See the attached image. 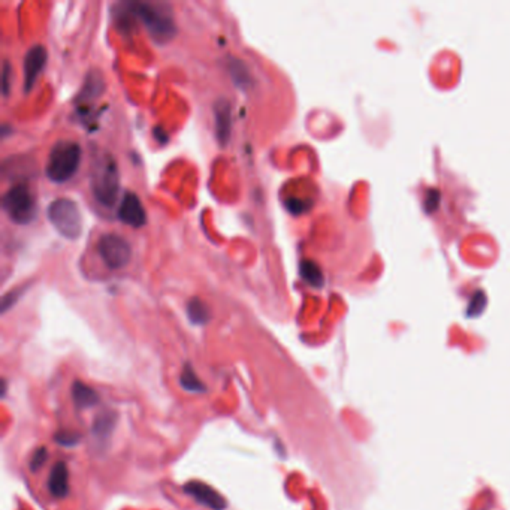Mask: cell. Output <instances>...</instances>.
<instances>
[{
	"label": "cell",
	"instance_id": "16",
	"mask_svg": "<svg viewBox=\"0 0 510 510\" xmlns=\"http://www.w3.org/2000/svg\"><path fill=\"white\" fill-rule=\"evenodd\" d=\"M229 72H231V77L232 79L235 81V84L241 88L250 86L252 83V78H250V74H249V69L247 66L244 65L241 60L238 59H232L229 62Z\"/></svg>",
	"mask_w": 510,
	"mask_h": 510
},
{
	"label": "cell",
	"instance_id": "2",
	"mask_svg": "<svg viewBox=\"0 0 510 510\" xmlns=\"http://www.w3.org/2000/svg\"><path fill=\"white\" fill-rule=\"evenodd\" d=\"M126 11L130 17L141 20L150 35L157 42H167L174 38L177 29L172 18L171 9L163 3H148V2H129L125 3Z\"/></svg>",
	"mask_w": 510,
	"mask_h": 510
},
{
	"label": "cell",
	"instance_id": "3",
	"mask_svg": "<svg viewBox=\"0 0 510 510\" xmlns=\"http://www.w3.org/2000/svg\"><path fill=\"white\" fill-rule=\"evenodd\" d=\"M79 163L81 147L78 142L69 139L59 141L48 155L45 174L48 180L60 185V183H66L77 174Z\"/></svg>",
	"mask_w": 510,
	"mask_h": 510
},
{
	"label": "cell",
	"instance_id": "1",
	"mask_svg": "<svg viewBox=\"0 0 510 510\" xmlns=\"http://www.w3.org/2000/svg\"><path fill=\"white\" fill-rule=\"evenodd\" d=\"M90 187L95 199L104 207H112L118 199L120 174L111 155H98L91 162Z\"/></svg>",
	"mask_w": 510,
	"mask_h": 510
},
{
	"label": "cell",
	"instance_id": "17",
	"mask_svg": "<svg viewBox=\"0 0 510 510\" xmlns=\"http://www.w3.org/2000/svg\"><path fill=\"white\" fill-rule=\"evenodd\" d=\"M116 424V415L112 413H102L99 415L95 419V425H93V433L98 438H107L109 435V433L112 431Z\"/></svg>",
	"mask_w": 510,
	"mask_h": 510
},
{
	"label": "cell",
	"instance_id": "4",
	"mask_svg": "<svg viewBox=\"0 0 510 510\" xmlns=\"http://www.w3.org/2000/svg\"><path fill=\"white\" fill-rule=\"evenodd\" d=\"M47 217L60 235L68 240H77L83 233V214L72 199H54L47 210Z\"/></svg>",
	"mask_w": 510,
	"mask_h": 510
},
{
	"label": "cell",
	"instance_id": "12",
	"mask_svg": "<svg viewBox=\"0 0 510 510\" xmlns=\"http://www.w3.org/2000/svg\"><path fill=\"white\" fill-rule=\"evenodd\" d=\"M72 399L81 409H88V407L98 404L99 395L95 389H91L90 386L84 385L83 382H75L72 386Z\"/></svg>",
	"mask_w": 510,
	"mask_h": 510
},
{
	"label": "cell",
	"instance_id": "5",
	"mask_svg": "<svg viewBox=\"0 0 510 510\" xmlns=\"http://www.w3.org/2000/svg\"><path fill=\"white\" fill-rule=\"evenodd\" d=\"M8 217L17 224H27L36 217V202L26 183L9 187L2 199Z\"/></svg>",
	"mask_w": 510,
	"mask_h": 510
},
{
	"label": "cell",
	"instance_id": "6",
	"mask_svg": "<svg viewBox=\"0 0 510 510\" xmlns=\"http://www.w3.org/2000/svg\"><path fill=\"white\" fill-rule=\"evenodd\" d=\"M98 253L108 268L121 270L130 262L132 247L118 233H104L98 241Z\"/></svg>",
	"mask_w": 510,
	"mask_h": 510
},
{
	"label": "cell",
	"instance_id": "23",
	"mask_svg": "<svg viewBox=\"0 0 510 510\" xmlns=\"http://www.w3.org/2000/svg\"><path fill=\"white\" fill-rule=\"evenodd\" d=\"M286 208H289V211L293 212V214H301L304 211L302 202L300 199H289V201H286Z\"/></svg>",
	"mask_w": 510,
	"mask_h": 510
},
{
	"label": "cell",
	"instance_id": "10",
	"mask_svg": "<svg viewBox=\"0 0 510 510\" xmlns=\"http://www.w3.org/2000/svg\"><path fill=\"white\" fill-rule=\"evenodd\" d=\"M214 128L219 144L224 147L229 144L232 132V111L231 104L226 99H219L214 104Z\"/></svg>",
	"mask_w": 510,
	"mask_h": 510
},
{
	"label": "cell",
	"instance_id": "11",
	"mask_svg": "<svg viewBox=\"0 0 510 510\" xmlns=\"http://www.w3.org/2000/svg\"><path fill=\"white\" fill-rule=\"evenodd\" d=\"M48 489L53 497L65 498L69 494V470L63 461H59L51 468Z\"/></svg>",
	"mask_w": 510,
	"mask_h": 510
},
{
	"label": "cell",
	"instance_id": "19",
	"mask_svg": "<svg viewBox=\"0 0 510 510\" xmlns=\"http://www.w3.org/2000/svg\"><path fill=\"white\" fill-rule=\"evenodd\" d=\"M79 434L74 431H60L56 434L54 440L65 447H74L79 443Z\"/></svg>",
	"mask_w": 510,
	"mask_h": 510
},
{
	"label": "cell",
	"instance_id": "7",
	"mask_svg": "<svg viewBox=\"0 0 510 510\" xmlns=\"http://www.w3.org/2000/svg\"><path fill=\"white\" fill-rule=\"evenodd\" d=\"M118 219L132 228H142L147 222L146 208L134 192H126L120 201Z\"/></svg>",
	"mask_w": 510,
	"mask_h": 510
},
{
	"label": "cell",
	"instance_id": "22",
	"mask_svg": "<svg viewBox=\"0 0 510 510\" xmlns=\"http://www.w3.org/2000/svg\"><path fill=\"white\" fill-rule=\"evenodd\" d=\"M20 292H22V291H14V292H9L8 295H5L3 300H2V311L3 313L17 301V298L20 297Z\"/></svg>",
	"mask_w": 510,
	"mask_h": 510
},
{
	"label": "cell",
	"instance_id": "15",
	"mask_svg": "<svg viewBox=\"0 0 510 510\" xmlns=\"http://www.w3.org/2000/svg\"><path fill=\"white\" fill-rule=\"evenodd\" d=\"M187 316L192 323L206 325L210 320V310L201 300L193 298L187 304Z\"/></svg>",
	"mask_w": 510,
	"mask_h": 510
},
{
	"label": "cell",
	"instance_id": "13",
	"mask_svg": "<svg viewBox=\"0 0 510 510\" xmlns=\"http://www.w3.org/2000/svg\"><path fill=\"white\" fill-rule=\"evenodd\" d=\"M102 90H104V78H102V75L99 72H96V70H93V72H90L86 77L83 90H81L78 99L84 100V102L90 100V99H95V98H98V95Z\"/></svg>",
	"mask_w": 510,
	"mask_h": 510
},
{
	"label": "cell",
	"instance_id": "21",
	"mask_svg": "<svg viewBox=\"0 0 510 510\" xmlns=\"http://www.w3.org/2000/svg\"><path fill=\"white\" fill-rule=\"evenodd\" d=\"M11 75H13L11 65H9L8 60H5L3 66H2V91H3V96H8V93H9V77H11Z\"/></svg>",
	"mask_w": 510,
	"mask_h": 510
},
{
	"label": "cell",
	"instance_id": "9",
	"mask_svg": "<svg viewBox=\"0 0 510 510\" xmlns=\"http://www.w3.org/2000/svg\"><path fill=\"white\" fill-rule=\"evenodd\" d=\"M47 49L42 45H33L24 56V91H30L35 86L38 77L47 63Z\"/></svg>",
	"mask_w": 510,
	"mask_h": 510
},
{
	"label": "cell",
	"instance_id": "14",
	"mask_svg": "<svg viewBox=\"0 0 510 510\" xmlns=\"http://www.w3.org/2000/svg\"><path fill=\"white\" fill-rule=\"evenodd\" d=\"M180 385L183 386V389L189 391V392H203L206 391V386L199 380L198 374L193 370V366H190V364H187L185 369L181 371L180 376Z\"/></svg>",
	"mask_w": 510,
	"mask_h": 510
},
{
	"label": "cell",
	"instance_id": "20",
	"mask_svg": "<svg viewBox=\"0 0 510 510\" xmlns=\"http://www.w3.org/2000/svg\"><path fill=\"white\" fill-rule=\"evenodd\" d=\"M48 460V452L45 447H39L36 449V452L33 454L32 456V461H30V470L32 472H36L39 470L40 467H42L45 464V461Z\"/></svg>",
	"mask_w": 510,
	"mask_h": 510
},
{
	"label": "cell",
	"instance_id": "18",
	"mask_svg": "<svg viewBox=\"0 0 510 510\" xmlns=\"http://www.w3.org/2000/svg\"><path fill=\"white\" fill-rule=\"evenodd\" d=\"M301 275L305 281H309L313 286H320L322 275L319 268L310 261H302L301 263Z\"/></svg>",
	"mask_w": 510,
	"mask_h": 510
},
{
	"label": "cell",
	"instance_id": "8",
	"mask_svg": "<svg viewBox=\"0 0 510 510\" xmlns=\"http://www.w3.org/2000/svg\"><path fill=\"white\" fill-rule=\"evenodd\" d=\"M185 491L196 500L202 506H207L211 510H224L226 507V500L216 489L211 488L208 484L199 481H192L185 485Z\"/></svg>",
	"mask_w": 510,
	"mask_h": 510
}]
</instances>
